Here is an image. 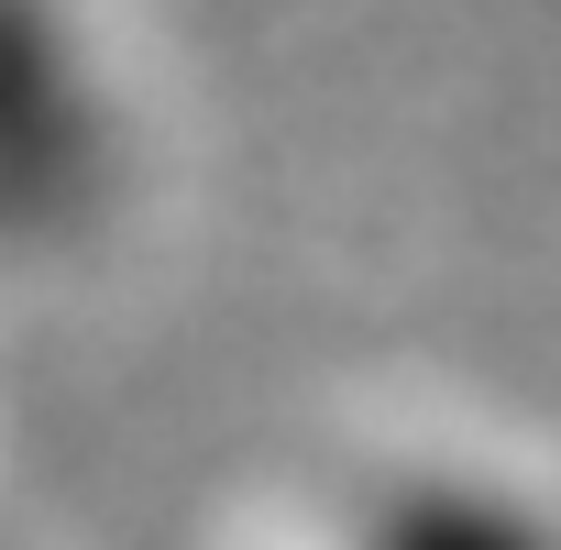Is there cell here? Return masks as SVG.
I'll list each match as a JSON object with an SVG mask.
<instances>
[{
    "instance_id": "obj_1",
    "label": "cell",
    "mask_w": 561,
    "mask_h": 550,
    "mask_svg": "<svg viewBox=\"0 0 561 550\" xmlns=\"http://www.w3.org/2000/svg\"><path fill=\"white\" fill-rule=\"evenodd\" d=\"M111 198V89L67 0H0V242L45 253Z\"/></svg>"
},
{
    "instance_id": "obj_2",
    "label": "cell",
    "mask_w": 561,
    "mask_h": 550,
    "mask_svg": "<svg viewBox=\"0 0 561 550\" xmlns=\"http://www.w3.org/2000/svg\"><path fill=\"white\" fill-rule=\"evenodd\" d=\"M342 550H561V506L484 462H386L353 495Z\"/></svg>"
}]
</instances>
